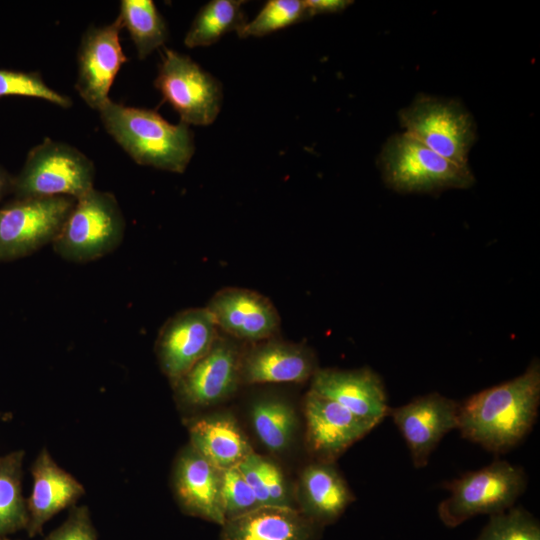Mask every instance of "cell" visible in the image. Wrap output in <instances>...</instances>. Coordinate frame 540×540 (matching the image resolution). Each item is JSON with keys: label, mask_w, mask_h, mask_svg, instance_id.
I'll list each match as a JSON object with an SVG mask.
<instances>
[{"label": "cell", "mask_w": 540, "mask_h": 540, "mask_svg": "<svg viewBox=\"0 0 540 540\" xmlns=\"http://www.w3.org/2000/svg\"><path fill=\"white\" fill-rule=\"evenodd\" d=\"M540 404V365L534 360L519 376L480 391L459 405L457 430L488 451L503 453L532 429Z\"/></svg>", "instance_id": "cell-1"}, {"label": "cell", "mask_w": 540, "mask_h": 540, "mask_svg": "<svg viewBox=\"0 0 540 540\" xmlns=\"http://www.w3.org/2000/svg\"><path fill=\"white\" fill-rule=\"evenodd\" d=\"M98 112L107 133L137 164L175 173L187 168L195 151L188 125L111 99Z\"/></svg>", "instance_id": "cell-2"}, {"label": "cell", "mask_w": 540, "mask_h": 540, "mask_svg": "<svg viewBox=\"0 0 540 540\" xmlns=\"http://www.w3.org/2000/svg\"><path fill=\"white\" fill-rule=\"evenodd\" d=\"M124 233L125 219L115 195L93 188L76 199L52 246L62 259L86 263L113 252Z\"/></svg>", "instance_id": "cell-3"}, {"label": "cell", "mask_w": 540, "mask_h": 540, "mask_svg": "<svg viewBox=\"0 0 540 540\" xmlns=\"http://www.w3.org/2000/svg\"><path fill=\"white\" fill-rule=\"evenodd\" d=\"M95 166L77 148L49 138L27 155L12 181L18 198L66 196L78 199L94 188Z\"/></svg>", "instance_id": "cell-4"}, {"label": "cell", "mask_w": 540, "mask_h": 540, "mask_svg": "<svg viewBox=\"0 0 540 540\" xmlns=\"http://www.w3.org/2000/svg\"><path fill=\"white\" fill-rule=\"evenodd\" d=\"M379 166L388 186L399 192L463 189L474 182L468 166L451 162L406 133L387 140Z\"/></svg>", "instance_id": "cell-5"}, {"label": "cell", "mask_w": 540, "mask_h": 540, "mask_svg": "<svg viewBox=\"0 0 540 540\" xmlns=\"http://www.w3.org/2000/svg\"><path fill=\"white\" fill-rule=\"evenodd\" d=\"M527 486L524 470L495 461L468 472L447 485L450 494L438 506L440 520L456 527L477 515H494L513 507Z\"/></svg>", "instance_id": "cell-6"}, {"label": "cell", "mask_w": 540, "mask_h": 540, "mask_svg": "<svg viewBox=\"0 0 540 540\" xmlns=\"http://www.w3.org/2000/svg\"><path fill=\"white\" fill-rule=\"evenodd\" d=\"M399 119L406 134L451 162L468 166L476 126L460 103L421 96L400 111Z\"/></svg>", "instance_id": "cell-7"}, {"label": "cell", "mask_w": 540, "mask_h": 540, "mask_svg": "<svg viewBox=\"0 0 540 540\" xmlns=\"http://www.w3.org/2000/svg\"><path fill=\"white\" fill-rule=\"evenodd\" d=\"M155 88L186 125L207 126L222 103L221 83L189 56L164 48Z\"/></svg>", "instance_id": "cell-8"}, {"label": "cell", "mask_w": 540, "mask_h": 540, "mask_svg": "<svg viewBox=\"0 0 540 540\" xmlns=\"http://www.w3.org/2000/svg\"><path fill=\"white\" fill-rule=\"evenodd\" d=\"M76 199L18 198L0 209V260L27 256L51 244Z\"/></svg>", "instance_id": "cell-9"}, {"label": "cell", "mask_w": 540, "mask_h": 540, "mask_svg": "<svg viewBox=\"0 0 540 540\" xmlns=\"http://www.w3.org/2000/svg\"><path fill=\"white\" fill-rule=\"evenodd\" d=\"M234 339L219 334L209 352L171 385L180 406L201 408L233 393L241 382L242 353Z\"/></svg>", "instance_id": "cell-10"}, {"label": "cell", "mask_w": 540, "mask_h": 540, "mask_svg": "<svg viewBox=\"0 0 540 540\" xmlns=\"http://www.w3.org/2000/svg\"><path fill=\"white\" fill-rule=\"evenodd\" d=\"M120 21L91 26L84 32L77 51L75 89L83 101L99 111L109 100L111 86L127 62L120 43Z\"/></svg>", "instance_id": "cell-11"}, {"label": "cell", "mask_w": 540, "mask_h": 540, "mask_svg": "<svg viewBox=\"0 0 540 540\" xmlns=\"http://www.w3.org/2000/svg\"><path fill=\"white\" fill-rule=\"evenodd\" d=\"M220 330L208 310L189 308L170 317L159 330L155 352L171 384L212 348Z\"/></svg>", "instance_id": "cell-12"}, {"label": "cell", "mask_w": 540, "mask_h": 540, "mask_svg": "<svg viewBox=\"0 0 540 540\" xmlns=\"http://www.w3.org/2000/svg\"><path fill=\"white\" fill-rule=\"evenodd\" d=\"M220 332L250 343L274 338L280 330V316L266 296L257 291L226 287L217 291L205 307Z\"/></svg>", "instance_id": "cell-13"}, {"label": "cell", "mask_w": 540, "mask_h": 540, "mask_svg": "<svg viewBox=\"0 0 540 540\" xmlns=\"http://www.w3.org/2000/svg\"><path fill=\"white\" fill-rule=\"evenodd\" d=\"M459 404L438 393L417 397L389 410L416 468L427 465L442 438L458 425Z\"/></svg>", "instance_id": "cell-14"}, {"label": "cell", "mask_w": 540, "mask_h": 540, "mask_svg": "<svg viewBox=\"0 0 540 540\" xmlns=\"http://www.w3.org/2000/svg\"><path fill=\"white\" fill-rule=\"evenodd\" d=\"M306 439L321 462L332 463L374 426L335 401L309 390L304 401Z\"/></svg>", "instance_id": "cell-15"}, {"label": "cell", "mask_w": 540, "mask_h": 540, "mask_svg": "<svg viewBox=\"0 0 540 540\" xmlns=\"http://www.w3.org/2000/svg\"><path fill=\"white\" fill-rule=\"evenodd\" d=\"M310 390L335 401L374 427L389 414L383 383L368 368L317 369L312 376Z\"/></svg>", "instance_id": "cell-16"}, {"label": "cell", "mask_w": 540, "mask_h": 540, "mask_svg": "<svg viewBox=\"0 0 540 540\" xmlns=\"http://www.w3.org/2000/svg\"><path fill=\"white\" fill-rule=\"evenodd\" d=\"M221 475L222 470L190 444L185 447L176 458L172 475L173 491L181 509L222 526L226 517L221 501Z\"/></svg>", "instance_id": "cell-17"}, {"label": "cell", "mask_w": 540, "mask_h": 540, "mask_svg": "<svg viewBox=\"0 0 540 540\" xmlns=\"http://www.w3.org/2000/svg\"><path fill=\"white\" fill-rule=\"evenodd\" d=\"M316 370L309 348L274 337L257 342L242 353L240 379L245 384L300 383Z\"/></svg>", "instance_id": "cell-18"}, {"label": "cell", "mask_w": 540, "mask_h": 540, "mask_svg": "<svg viewBox=\"0 0 540 540\" xmlns=\"http://www.w3.org/2000/svg\"><path fill=\"white\" fill-rule=\"evenodd\" d=\"M32 491L26 500L27 532L30 537L41 533L43 526L57 513L73 507L84 495V486L61 468L46 448H42L33 462Z\"/></svg>", "instance_id": "cell-19"}, {"label": "cell", "mask_w": 540, "mask_h": 540, "mask_svg": "<svg viewBox=\"0 0 540 540\" xmlns=\"http://www.w3.org/2000/svg\"><path fill=\"white\" fill-rule=\"evenodd\" d=\"M318 527L292 506L261 505L227 519L221 540H317Z\"/></svg>", "instance_id": "cell-20"}, {"label": "cell", "mask_w": 540, "mask_h": 540, "mask_svg": "<svg viewBox=\"0 0 540 540\" xmlns=\"http://www.w3.org/2000/svg\"><path fill=\"white\" fill-rule=\"evenodd\" d=\"M301 511L317 525L337 520L354 496L346 481L330 462L307 466L300 477Z\"/></svg>", "instance_id": "cell-21"}, {"label": "cell", "mask_w": 540, "mask_h": 540, "mask_svg": "<svg viewBox=\"0 0 540 540\" xmlns=\"http://www.w3.org/2000/svg\"><path fill=\"white\" fill-rule=\"evenodd\" d=\"M188 430L191 447L220 470L237 466L253 452L231 416L195 419L189 422Z\"/></svg>", "instance_id": "cell-22"}, {"label": "cell", "mask_w": 540, "mask_h": 540, "mask_svg": "<svg viewBox=\"0 0 540 540\" xmlns=\"http://www.w3.org/2000/svg\"><path fill=\"white\" fill-rule=\"evenodd\" d=\"M117 19L128 31L140 60L168 39L167 23L152 0H122Z\"/></svg>", "instance_id": "cell-23"}, {"label": "cell", "mask_w": 540, "mask_h": 540, "mask_svg": "<svg viewBox=\"0 0 540 540\" xmlns=\"http://www.w3.org/2000/svg\"><path fill=\"white\" fill-rule=\"evenodd\" d=\"M243 3L240 0H212L202 6L185 35V46H209L229 32L239 33L247 23Z\"/></svg>", "instance_id": "cell-24"}, {"label": "cell", "mask_w": 540, "mask_h": 540, "mask_svg": "<svg viewBox=\"0 0 540 540\" xmlns=\"http://www.w3.org/2000/svg\"><path fill=\"white\" fill-rule=\"evenodd\" d=\"M24 452L0 457V537L26 529L27 503L22 492Z\"/></svg>", "instance_id": "cell-25"}, {"label": "cell", "mask_w": 540, "mask_h": 540, "mask_svg": "<svg viewBox=\"0 0 540 540\" xmlns=\"http://www.w3.org/2000/svg\"><path fill=\"white\" fill-rule=\"evenodd\" d=\"M252 424L259 440L272 451L285 450L292 441L297 424L292 407L278 399H265L254 404Z\"/></svg>", "instance_id": "cell-26"}, {"label": "cell", "mask_w": 540, "mask_h": 540, "mask_svg": "<svg viewBox=\"0 0 540 540\" xmlns=\"http://www.w3.org/2000/svg\"><path fill=\"white\" fill-rule=\"evenodd\" d=\"M310 18L304 1L269 0L240 30V37H262Z\"/></svg>", "instance_id": "cell-27"}, {"label": "cell", "mask_w": 540, "mask_h": 540, "mask_svg": "<svg viewBox=\"0 0 540 540\" xmlns=\"http://www.w3.org/2000/svg\"><path fill=\"white\" fill-rule=\"evenodd\" d=\"M477 540H540V527L528 511L511 507L491 515Z\"/></svg>", "instance_id": "cell-28"}, {"label": "cell", "mask_w": 540, "mask_h": 540, "mask_svg": "<svg viewBox=\"0 0 540 540\" xmlns=\"http://www.w3.org/2000/svg\"><path fill=\"white\" fill-rule=\"evenodd\" d=\"M8 95L44 99L62 108H69L72 100L50 88L37 72L0 70V97Z\"/></svg>", "instance_id": "cell-29"}, {"label": "cell", "mask_w": 540, "mask_h": 540, "mask_svg": "<svg viewBox=\"0 0 540 540\" xmlns=\"http://www.w3.org/2000/svg\"><path fill=\"white\" fill-rule=\"evenodd\" d=\"M221 501L226 520L260 506L238 465L222 470Z\"/></svg>", "instance_id": "cell-30"}, {"label": "cell", "mask_w": 540, "mask_h": 540, "mask_svg": "<svg viewBox=\"0 0 540 540\" xmlns=\"http://www.w3.org/2000/svg\"><path fill=\"white\" fill-rule=\"evenodd\" d=\"M43 540H97L88 508L71 507L67 519Z\"/></svg>", "instance_id": "cell-31"}, {"label": "cell", "mask_w": 540, "mask_h": 540, "mask_svg": "<svg viewBox=\"0 0 540 540\" xmlns=\"http://www.w3.org/2000/svg\"><path fill=\"white\" fill-rule=\"evenodd\" d=\"M261 458L260 455L252 452L238 464V468L254 492L259 505H271L261 470Z\"/></svg>", "instance_id": "cell-32"}, {"label": "cell", "mask_w": 540, "mask_h": 540, "mask_svg": "<svg viewBox=\"0 0 540 540\" xmlns=\"http://www.w3.org/2000/svg\"><path fill=\"white\" fill-rule=\"evenodd\" d=\"M261 470L271 505L291 506L284 476L279 467L272 461L262 457Z\"/></svg>", "instance_id": "cell-33"}, {"label": "cell", "mask_w": 540, "mask_h": 540, "mask_svg": "<svg viewBox=\"0 0 540 540\" xmlns=\"http://www.w3.org/2000/svg\"><path fill=\"white\" fill-rule=\"evenodd\" d=\"M306 10L309 17H313L317 14L325 13H337L346 9L352 4V1L348 0H305Z\"/></svg>", "instance_id": "cell-34"}, {"label": "cell", "mask_w": 540, "mask_h": 540, "mask_svg": "<svg viewBox=\"0 0 540 540\" xmlns=\"http://www.w3.org/2000/svg\"><path fill=\"white\" fill-rule=\"evenodd\" d=\"M13 180H9L7 174L0 169V198L7 190L9 184L12 185Z\"/></svg>", "instance_id": "cell-35"}, {"label": "cell", "mask_w": 540, "mask_h": 540, "mask_svg": "<svg viewBox=\"0 0 540 540\" xmlns=\"http://www.w3.org/2000/svg\"><path fill=\"white\" fill-rule=\"evenodd\" d=\"M0 540H10V539L4 538V537H0Z\"/></svg>", "instance_id": "cell-36"}]
</instances>
